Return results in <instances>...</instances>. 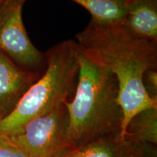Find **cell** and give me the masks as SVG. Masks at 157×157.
I'll return each instance as SVG.
<instances>
[{
    "label": "cell",
    "instance_id": "obj_13",
    "mask_svg": "<svg viewBox=\"0 0 157 157\" xmlns=\"http://www.w3.org/2000/svg\"><path fill=\"white\" fill-rule=\"evenodd\" d=\"M133 146V149H134V153H133V157H144L143 155L142 154V153L140 151V149L138 148L136 145L132 144Z\"/></svg>",
    "mask_w": 157,
    "mask_h": 157
},
{
    "label": "cell",
    "instance_id": "obj_7",
    "mask_svg": "<svg viewBox=\"0 0 157 157\" xmlns=\"http://www.w3.org/2000/svg\"><path fill=\"white\" fill-rule=\"evenodd\" d=\"M122 24L137 38L157 43V0H127Z\"/></svg>",
    "mask_w": 157,
    "mask_h": 157
},
{
    "label": "cell",
    "instance_id": "obj_3",
    "mask_svg": "<svg viewBox=\"0 0 157 157\" xmlns=\"http://www.w3.org/2000/svg\"><path fill=\"white\" fill-rule=\"evenodd\" d=\"M45 53L44 72L25 92L10 112L0 119V134H11L35 118L57 109L75 92L79 73L76 41H63Z\"/></svg>",
    "mask_w": 157,
    "mask_h": 157
},
{
    "label": "cell",
    "instance_id": "obj_14",
    "mask_svg": "<svg viewBox=\"0 0 157 157\" xmlns=\"http://www.w3.org/2000/svg\"><path fill=\"white\" fill-rule=\"evenodd\" d=\"M5 0H0V7H2V5H3V3L5 2Z\"/></svg>",
    "mask_w": 157,
    "mask_h": 157
},
{
    "label": "cell",
    "instance_id": "obj_12",
    "mask_svg": "<svg viewBox=\"0 0 157 157\" xmlns=\"http://www.w3.org/2000/svg\"><path fill=\"white\" fill-rule=\"evenodd\" d=\"M143 84L146 93L149 97L157 101V71L151 69L147 71L143 74Z\"/></svg>",
    "mask_w": 157,
    "mask_h": 157
},
{
    "label": "cell",
    "instance_id": "obj_11",
    "mask_svg": "<svg viewBox=\"0 0 157 157\" xmlns=\"http://www.w3.org/2000/svg\"><path fill=\"white\" fill-rule=\"evenodd\" d=\"M0 157H29L7 135L0 134Z\"/></svg>",
    "mask_w": 157,
    "mask_h": 157
},
{
    "label": "cell",
    "instance_id": "obj_5",
    "mask_svg": "<svg viewBox=\"0 0 157 157\" xmlns=\"http://www.w3.org/2000/svg\"><path fill=\"white\" fill-rule=\"evenodd\" d=\"M25 0H5L0 7V50L15 63L37 76L47 67V56L35 48L22 19Z\"/></svg>",
    "mask_w": 157,
    "mask_h": 157
},
{
    "label": "cell",
    "instance_id": "obj_6",
    "mask_svg": "<svg viewBox=\"0 0 157 157\" xmlns=\"http://www.w3.org/2000/svg\"><path fill=\"white\" fill-rule=\"evenodd\" d=\"M39 76L15 63L0 50V119L15 106Z\"/></svg>",
    "mask_w": 157,
    "mask_h": 157
},
{
    "label": "cell",
    "instance_id": "obj_4",
    "mask_svg": "<svg viewBox=\"0 0 157 157\" xmlns=\"http://www.w3.org/2000/svg\"><path fill=\"white\" fill-rule=\"evenodd\" d=\"M68 127V111L63 104L7 135L29 157H58L71 148Z\"/></svg>",
    "mask_w": 157,
    "mask_h": 157
},
{
    "label": "cell",
    "instance_id": "obj_9",
    "mask_svg": "<svg viewBox=\"0 0 157 157\" xmlns=\"http://www.w3.org/2000/svg\"><path fill=\"white\" fill-rule=\"evenodd\" d=\"M125 139L133 144H157V107L140 111L127 124Z\"/></svg>",
    "mask_w": 157,
    "mask_h": 157
},
{
    "label": "cell",
    "instance_id": "obj_8",
    "mask_svg": "<svg viewBox=\"0 0 157 157\" xmlns=\"http://www.w3.org/2000/svg\"><path fill=\"white\" fill-rule=\"evenodd\" d=\"M133 153L132 143L117 134L71 148L58 157H133Z\"/></svg>",
    "mask_w": 157,
    "mask_h": 157
},
{
    "label": "cell",
    "instance_id": "obj_1",
    "mask_svg": "<svg viewBox=\"0 0 157 157\" xmlns=\"http://www.w3.org/2000/svg\"><path fill=\"white\" fill-rule=\"evenodd\" d=\"M78 48L87 58L107 68L119 84L118 103L123 113L119 137L125 139L131 119L140 111L157 107L143 84L146 71L157 70V43L137 38L122 23L101 24L90 21L76 36Z\"/></svg>",
    "mask_w": 157,
    "mask_h": 157
},
{
    "label": "cell",
    "instance_id": "obj_2",
    "mask_svg": "<svg viewBox=\"0 0 157 157\" xmlns=\"http://www.w3.org/2000/svg\"><path fill=\"white\" fill-rule=\"evenodd\" d=\"M78 62L79 73L73 99L65 103L68 115V141L71 148L119 135L123 120L116 76L87 58L78 47Z\"/></svg>",
    "mask_w": 157,
    "mask_h": 157
},
{
    "label": "cell",
    "instance_id": "obj_10",
    "mask_svg": "<svg viewBox=\"0 0 157 157\" xmlns=\"http://www.w3.org/2000/svg\"><path fill=\"white\" fill-rule=\"evenodd\" d=\"M84 7L92 21L101 24L122 23L126 16L127 0H72Z\"/></svg>",
    "mask_w": 157,
    "mask_h": 157
}]
</instances>
